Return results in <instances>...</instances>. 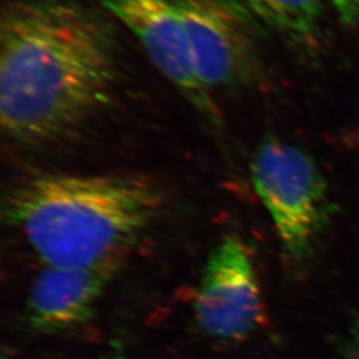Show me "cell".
<instances>
[{"instance_id": "1", "label": "cell", "mask_w": 359, "mask_h": 359, "mask_svg": "<svg viewBox=\"0 0 359 359\" xmlns=\"http://www.w3.org/2000/svg\"><path fill=\"white\" fill-rule=\"evenodd\" d=\"M112 43L100 21L58 0H15L0 22V126L42 143L81 125L109 100Z\"/></svg>"}, {"instance_id": "2", "label": "cell", "mask_w": 359, "mask_h": 359, "mask_svg": "<svg viewBox=\"0 0 359 359\" xmlns=\"http://www.w3.org/2000/svg\"><path fill=\"white\" fill-rule=\"evenodd\" d=\"M149 180L44 173L11 187L4 220L49 266H121L162 208Z\"/></svg>"}, {"instance_id": "3", "label": "cell", "mask_w": 359, "mask_h": 359, "mask_svg": "<svg viewBox=\"0 0 359 359\" xmlns=\"http://www.w3.org/2000/svg\"><path fill=\"white\" fill-rule=\"evenodd\" d=\"M251 176L278 233L286 268L305 271L337 213L321 170L302 147L270 137L255 154Z\"/></svg>"}, {"instance_id": "4", "label": "cell", "mask_w": 359, "mask_h": 359, "mask_svg": "<svg viewBox=\"0 0 359 359\" xmlns=\"http://www.w3.org/2000/svg\"><path fill=\"white\" fill-rule=\"evenodd\" d=\"M196 319L205 334L243 341L264 321V304L254 262L245 244L227 235L207 259L196 302Z\"/></svg>"}, {"instance_id": "5", "label": "cell", "mask_w": 359, "mask_h": 359, "mask_svg": "<svg viewBox=\"0 0 359 359\" xmlns=\"http://www.w3.org/2000/svg\"><path fill=\"white\" fill-rule=\"evenodd\" d=\"M203 88H236L259 72L257 44L240 11L224 0H175Z\"/></svg>"}, {"instance_id": "6", "label": "cell", "mask_w": 359, "mask_h": 359, "mask_svg": "<svg viewBox=\"0 0 359 359\" xmlns=\"http://www.w3.org/2000/svg\"><path fill=\"white\" fill-rule=\"evenodd\" d=\"M102 5L139 39L150 61L196 111L219 125L220 111L212 92L198 79L187 28L175 0H102Z\"/></svg>"}, {"instance_id": "7", "label": "cell", "mask_w": 359, "mask_h": 359, "mask_svg": "<svg viewBox=\"0 0 359 359\" xmlns=\"http://www.w3.org/2000/svg\"><path fill=\"white\" fill-rule=\"evenodd\" d=\"M118 269L46 265L28 293L27 319L32 328L53 334L88 322Z\"/></svg>"}, {"instance_id": "8", "label": "cell", "mask_w": 359, "mask_h": 359, "mask_svg": "<svg viewBox=\"0 0 359 359\" xmlns=\"http://www.w3.org/2000/svg\"><path fill=\"white\" fill-rule=\"evenodd\" d=\"M254 17L298 43H309L321 31L322 0H238Z\"/></svg>"}, {"instance_id": "9", "label": "cell", "mask_w": 359, "mask_h": 359, "mask_svg": "<svg viewBox=\"0 0 359 359\" xmlns=\"http://www.w3.org/2000/svg\"><path fill=\"white\" fill-rule=\"evenodd\" d=\"M334 353L332 359H359V318L337 342Z\"/></svg>"}, {"instance_id": "10", "label": "cell", "mask_w": 359, "mask_h": 359, "mask_svg": "<svg viewBox=\"0 0 359 359\" xmlns=\"http://www.w3.org/2000/svg\"><path fill=\"white\" fill-rule=\"evenodd\" d=\"M343 24L346 26L359 25V0H332Z\"/></svg>"}, {"instance_id": "11", "label": "cell", "mask_w": 359, "mask_h": 359, "mask_svg": "<svg viewBox=\"0 0 359 359\" xmlns=\"http://www.w3.org/2000/svg\"><path fill=\"white\" fill-rule=\"evenodd\" d=\"M104 359H128L126 358L125 356H121V355H113V356L106 357Z\"/></svg>"}]
</instances>
